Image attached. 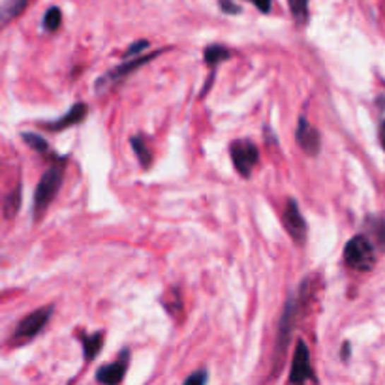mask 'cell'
I'll return each instance as SVG.
<instances>
[{
    "instance_id": "6da1fadb",
    "label": "cell",
    "mask_w": 385,
    "mask_h": 385,
    "mask_svg": "<svg viewBox=\"0 0 385 385\" xmlns=\"http://www.w3.org/2000/svg\"><path fill=\"white\" fill-rule=\"evenodd\" d=\"M308 280L301 282V288H299L297 297H290L284 304V312H282L280 325H278V336H276V346H275V369H273V374H278V370L282 367V359H284V353L288 350V344H290V336H292L293 325H295V316L299 314V307L301 303H307L308 301Z\"/></svg>"
},
{
    "instance_id": "7a4b0ae2",
    "label": "cell",
    "mask_w": 385,
    "mask_h": 385,
    "mask_svg": "<svg viewBox=\"0 0 385 385\" xmlns=\"http://www.w3.org/2000/svg\"><path fill=\"white\" fill-rule=\"evenodd\" d=\"M62 184V167L61 165H51L49 170L45 171L42 179H40L38 186L34 190V199H32V211L34 218L38 220L40 216L44 215L47 207L51 205V201L55 199L57 192Z\"/></svg>"
},
{
    "instance_id": "3957f363",
    "label": "cell",
    "mask_w": 385,
    "mask_h": 385,
    "mask_svg": "<svg viewBox=\"0 0 385 385\" xmlns=\"http://www.w3.org/2000/svg\"><path fill=\"white\" fill-rule=\"evenodd\" d=\"M344 261L355 271H370L376 265V250L365 235H355L344 247Z\"/></svg>"
},
{
    "instance_id": "277c9868",
    "label": "cell",
    "mask_w": 385,
    "mask_h": 385,
    "mask_svg": "<svg viewBox=\"0 0 385 385\" xmlns=\"http://www.w3.org/2000/svg\"><path fill=\"white\" fill-rule=\"evenodd\" d=\"M51 314H53V307H42L34 312L27 314L25 318L17 324L16 331H13V338L11 342L13 344H25V342L32 340L34 336H38L44 327L49 324Z\"/></svg>"
},
{
    "instance_id": "5b68a950",
    "label": "cell",
    "mask_w": 385,
    "mask_h": 385,
    "mask_svg": "<svg viewBox=\"0 0 385 385\" xmlns=\"http://www.w3.org/2000/svg\"><path fill=\"white\" fill-rule=\"evenodd\" d=\"M230 154L235 170L242 177H250L252 170L259 162L258 147L252 141H248V139H237V141H233L230 145Z\"/></svg>"
},
{
    "instance_id": "8992f818",
    "label": "cell",
    "mask_w": 385,
    "mask_h": 385,
    "mask_svg": "<svg viewBox=\"0 0 385 385\" xmlns=\"http://www.w3.org/2000/svg\"><path fill=\"white\" fill-rule=\"evenodd\" d=\"M314 378L312 365H310V352L303 340L297 342L293 353L292 370H290V385H304Z\"/></svg>"
},
{
    "instance_id": "52a82bcc",
    "label": "cell",
    "mask_w": 385,
    "mask_h": 385,
    "mask_svg": "<svg viewBox=\"0 0 385 385\" xmlns=\"http://www.w3.org/2000/svg\"><path fill=\"white\" fill-rule=\"evenodd\" d=\"M164 49L156 51V53H153V55H147V57H136V59H130V61H126L124 64H121V66H117L115 70H111L109 73H105L104 77H100L98 83H96V88H98V93H104L105 87H109L111 83H119L122 81L124 77L130 76V73L134 72V70H138L139 66H143L145 62L153 61L154 57H158L160 53H162Z\"/></svg>"
},
{
    "instance_id": "ba28073f",
    "label": "cell",
    "mask_w": 385,
    "mask_h": 385,
    "mask_svg": "<svg viewBox=\"0 0 385 385\" xmlns=\"http://www.w3.org/2000/svg\"><path fill=\"white\" fill-rule=\"evenodd\" d=\"M284 227L288 233L292 235V239L297 244H303L307 241V222H304L299 205L295 199H288L286 209H284Z\"/></svg>"
},
{
    "instance_id": "9c48e42d",
    "label": "cell",
    "mask_w": 385,
    "mask_h": 385,
    "mask_svg": "<svg viewBox=\"0 0 385 385\" xmlns=\"http://www.w3.org/2000/svg\"><path fill=\"white\" fill-rule=\"evenodd\" d=\"M128 363H130V352L122 350L119 357L109 365H104L96 370V380L102 385H119L124 380V374L128 370Z\"/></svg>"
},
{
    "instance_id": "30bf717a",
    "label": "cell",
    "mask_w": 385,
    "mask_h": 385,
    "mask_svg": "<svg viewBox=\"0 0 385 385\" xmlns=\"http://www.w3.org/2000/svg\"><path fill=\"white\" fill-rule=\"evenodd\" d=\"M295 139H297L299 147L308 154V156H316L321 149V138L319 132L310 124V122L301 117L297 121V132H295Z\"/></svg>"
},
{
    "instance_id": "8fae6325",
    "label": "cell",
    "mask_w": 385,
    "mask_h": 385,
    "mask_svg": "<svg viewBox=\"0 0 385 385\" xmlns=\"http://www.w3.org/2000/svg\"><path fill=\"white\" fill-rule=\"evenodd\" d=\"M88 113V107L83 102H79V104H76L72 107V109L68 111L66 115L62 117V119H57L55 122H47L45 124V128L47 130H53V132H59V130H66V128L73 126V124H79V122L87 117Z\"/></svg>"
},
{
    "instance_id": "7c38bea8",
    "label": "cell",
    "mask_w": 385,
    "mask_h": 385,
    "mask_svg": "<svg viewBox=\"0 0 385 385\" xmlns=\"http://www.w3.org/2000/svg\"><path fill=\"white\" fill-rule=\"evenodd\" d=\"M203 59H205V64H207V66L215 68L216 64H220V62H224L230 59V51H227L224 45H218V44L207 45V47H205Z\"/></svg>"
},
{
    "instance_id": "4fadbf2b",
    "label": "cell",
    "mask_w": 385,
    "mask_h": 385,
    "mask_svg": "<svg viewBox=\"0 0 385 385\" xmlns=\"http://www.w3.org/2000/svg\"><path fill=\"white\" fill-rule=\"evenodd\" d=\"M102 344H104V333H93L83 338V353H85V359L87 361H93L96 355L102 350Z\"/></svg>"
},
{
    "instance_id": "5bb4252c",
    "label": "cell",
    "mask_w": 385,
    "mask_h": 385,
    "mask_svg": "<svg viewBox=\"0 0 385 385\" xmlns=\"http://www.w3.org/2000/svg\"><path fill=\"white\" fill-rule=\"evenodd\" d=\"M130 143H132L134 153L138 156L141 167H143V170H149L150 162H153V154H150L149 147L145 145V139L141 138V136H136V138L130 139Z\"/></svg>"
},
{
    "instance_id": "9a60e30c",
    "label": "cell",
    "mask_w": 385,
    "mask_h": 385,
    "mask_svg": "<svg viewBox=\"0 0 385 385\" xmlns=\"http://www.w3.org/2000/svg\"><path fill=\"white\" fill-rule=\"evenodd\" d=\"M19 207H21V188H13L4 199V218L10 220L19 213Z\"/></svg>"
},
{
    "instance_id": "2e32d148",
    "label": "cell",
    "mask_w": 385,
    "mask_h": 385,
    "mask_svg": "<svg viewBox=\"0 0 385 385\" xmlns=\"http://www.w3.org/2000/svg\"><path fill=\"white\" fill-rule=\"evenodd\" d=\"M27 4L28 0H6L4 6H2V21H4V25H8L11 19H16L27 8Z\"/></svg>"
},
{
    "instance_id": "e0dca14e",
    "label": "cell",
    "mask_w": 385,
    "mask_h": 385,
    "mask_svg": "<svg viewBox=\"0 0 385 385\" xmlns=\"http://www.w3.org/2000/svg\"><path fill=\"white\" fill-rule=\"evenodd\" d=\"M21 138H23V141H25L28 147H30V149L38 150V153H42V154H49V143H47V141H45L42 136H38V134L23 132Z\"/></svg>"
},
{
    "instance_id": "ac0fdd59",
    "label": "cell",
    "mask_w": 385,
    "mask_h": 385,
    "mask_svg": "<svg viewBox=\"0 0 385 385\" xmlns=\"http://www.w3.org/2000/svg\"><path fill=\"white\" fill-rule=\"evenodd\" d=\"M61 23H62V13L59 8H49V10L45 11V16H44V28L45 30H49V32H55L57 28L61 27Z\"/></svg>"
},
{
    "instance_id": "d6986e66",
    "label": "cell",
    "mask_w": 385,
    "mask_h": 385,
    "mask_svg": "<svg viewBox=\"0 0 385 385\" xmlns=\"http://www.w3.org/2000/svg\"><path fill=\"white\" fill-rule=\"evenodd\" d=\"M290 2V10L299 25L307 23L308 19V0H288Z\"/></svg>"
},
{
    "instance_id": "ffe728a7",
    "label": "cell",
    "mask_w": 385,
    "mask_h": 385,
    "mask_svg": "<svg viewBox=\"0 0 385 385\" xmlns=\"http://www.w3.org/2000/svg\"><path fill=\"white\" fill-rule=\"evenodd\" d=\"M370 231H372V235L376 237V242H378L381 248H385V220H381V218L370 220Z\"/></svg>"
},
{
    "instance_id": "44dd1931",
    "label": "cell",
    "mask_w": 385,
    "mask_h": 385,
    "mask_svg": "<svg viewBox=\"0 0 385 385\" xmlns=\"http://www.w3.org/2000/svg\"><path fill=\"white\" fill-rule=\"evenodd\" d=\"M207 384V372L205 370H198V372H194L186 378V381L182 385H205Z\"/></svg>"
},
{
    "instance_id": "7402d4cb",
    "label": "cell",
    "mask_w": 385,
    "mask_h": 385,
    "mask_svg": "<svg viewBox=\"0 0 385 385\" xmlns=\"http://www.w3.org/2000/svg\"><path fill=\"white\" fill-rule=\"evenodd\" d=\"M218 4H220V10L224 11V13H230V16L241 13V6H237L233 0H220Z\"/></svg>"
},
{
    "instance_id": "603a6c76",
    "label": "cell",
    "mask_w": 385,
    "mask_h": 385,
    "mask_svg": "<svg viewBox=\"0 0 385 385\" xmlns=\"http://www.w3.org/2000/svg\"><path fill=\"white\" fill-rule=\"evenodd\" d=\"M147 45H149V42H147V40H141V42H138V44H134L132 47H130V49L126 51V55H124V59H126V61H130V59H132L134 55L138 57V53H141V51H143L145 47H147Z\"/></svg>"
},
{
    "instance_id": "cb8c5ba5",
    "label": "cell",
    "mask_w": 385,
    "mask_h": 385,
    "mask_svg": "<svg viewBox=\"0 0 385 385\" xmlns=\"http://www.w3.org/2000/svg\"><path fill=\"white\" fill-rule=\"evenodd\" d=\"M248 2H252L261 13H269L271 4H273V0H248Z\"/></svg>"
},
{
    "instance_id": "d4e9b609",
    "label": "cell",
    "mask_w": 385,
    "mask_h": 385,
    "mask_svg": "<svg viewBox=\"0 0 385 385\" xmlns=\"http://www.w3.org/2000/svg\"><path fill=\"white\" fill-rule=\"evenodd\" d=\"M350 357V342H344V346H342V359Z\"/></svg>"
},
{
    "instance_id": "484cf974",
    "label": "cell",
    "mask_w": 385,
    "mask_h": 385,
    "mask_svg": "<svg viewBox=\"0 0 385 385\" xmlns=\"http://www.w3.org/2000/svg\"><path fill=\"white\" fill-rule=\"evenodd\" d=\"M380 141H381V147H384L385 150V121L380 124Z\"/></svg>"
}]
</instances>
